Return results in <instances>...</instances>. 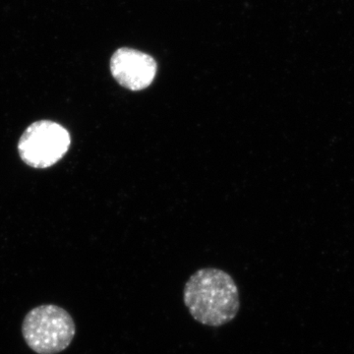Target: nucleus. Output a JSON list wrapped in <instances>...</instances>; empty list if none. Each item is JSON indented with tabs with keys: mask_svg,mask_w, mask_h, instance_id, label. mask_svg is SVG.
Listing matches in <instances>:
<instances>
[{
	"mask_svg": "<svg viewBox=\"0 0 354 354\" xmlns=\"http://www.w3.org/2000/svg\"><path fill=\"white\" fill-rule=\"evenodd\" d=\"M68 131L53 121L32 123L23 133L18 150L23 162L35 169H46L64 158L70 146Z\"/></svg>",
	"mask_w": 354,
	"mask_h": 354,
	"instance_id": "3",
	"label": "nucleus"
},
{
	"mask_svg": "<svg viewBox=\"0 0 354 354\" xmlns=\"http://www.w3.org/2000/svg\"><path fill=\"white\" fill-rule=\"evenodd\" d=\"M183 301L196 322L218 328L234 321L241 309L234 279L216 268L199 270L186 281Z\"/></svg>",
	"mask_w": 354,
	"mask_h": 354,
	"instance_id": "1",
	"label": "nucleus"
},
{
	"mask_svg": "<svg viewBox=\"0 0 354 354\" xmlns=\"http://www.w3.org/2000/svg\"><path fill=\"white\" fill-rule=\"evenodd\" d=\"M26 344L38 354H57L65 351L76 334L73 318L57 305H41L26 315L22 324Z\"/></svg>",
	"mask_w": 354,
	"mask_h": 354,
	"instance_id": "2",
	"label": "nucleus"
},
{
	"mask_svg": "<svg viewBox=\"0 0 354 354\" xmlns=\"http://www.w3.org/2000/svg\"><path fill=\"white\" fill-rule=\"evenodd\" d=\"M111 71L122 87L137 92L153 83L157 74V62L147 53L123 48L113 53Z\"/></svg>",
	"mask_w": 354,
	"mask_h": 354,
	"instance_id": "4",
	"label": "nucleus"
}]
</instances>
